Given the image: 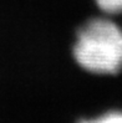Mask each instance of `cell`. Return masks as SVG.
Masks as SVG:
<instances>
[{"label":"cell","mask_w":122,"mask_h":123,"mask_svg":"<svg viewBox=\"0 0 122 123\" xmlns=\"http://www.w3.org/2000/svg\"><path fill=\"white\" fill-rule=\"evenodd\" d=\"M74 59L92 74H118L122 71V29L110 19L89 20L77 32Z\"/></svg>","instance_id":"obj_1"},{"label":"cell","mask_w":122,"mask_h":123,"mask_svg":"<svg viewBox=\"0 0 122 123\" xmlns=\"http://www.w3.org/2000/svg\"><path fill=\"white\" fill-rule=\"evenodd\" d=\"M78 123H122V112L111 111L92 119H83Z\"/></svg>","instance_id":"obj_2"},{"label":"cell","mask_w":122,"mask_h":123,"mask_svg":"<svg viewBox=\"0 0 122 123\" xmlns=\"http://www.w3.org/2000/svg\"><path fill=\"white\" fill-rule=\"evenodd\" d=\"M98 8L106 14H122V0H95Z\"/></svg>","instance_id":"obj_3"}]
</instances>
